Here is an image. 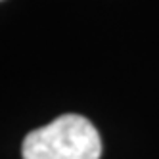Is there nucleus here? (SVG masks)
Returning a JSON list of instances; mask_svg holds the SVG:
<instances>
[{"label":"nucleus","instance_id":"obj_1","mask_svg":"<svg viewBox=\"0 0 159 159\" xmlns=\"http://www.w3.org/2000/svg\"><path fill=\"white\" fill-rule=\"evenodd\" d=\"M23 159H100L102 140L83 115L67 113L25 136Z\"/></svg>","mask_w":159,"mask_h":159},{"label":"nucleus","instance_id":"obj_2","mask_svg":"<svg viewBox=\"0 0 159 159\" xmlns=\"http://www.w3.org/2000/svg\"><path fill=\"white\" fill-rule=\"evenodd\" d=\"M0 2H2V0H0Z\"/></svg>","mask_w":159,"mask_h":159}]
</instances>
